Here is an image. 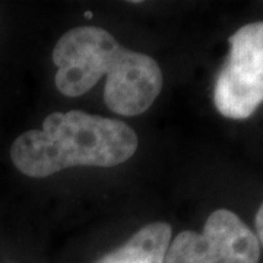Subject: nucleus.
<instances>
[{"instance_id": "nucleus-1", "label": "nucleus", "mask_w": 263, "mask_h": 263, "mask_svg": "<svg viewBox=\"0 0 263 263\" xmlns=\"http://www.w3.org/2000/svg\"><path fill=\"white\" fill-rule=\"evenodd\" d=\"M56 86L66 97H81L105 75L104 101L122 116H139L162 89V72L148 54L127 50L98 27L69 29L53 48Z\"/></svg>"}, {"instance_id": "nucleus-2", "label": "nucleus", "mask_w": 263, "mask_h": 263, "mask_svg": "<svg viewBox=\"0 0 263 263\" xmlns=\"http://www.w3.org/2000/svg\"><path fill=\"white\" fill-rule=\"evenodd\" d=\"M138 136L124 122L70 110L48 114L41 130L18 136L10 158L25 176L43 179L70 167H116L130 160Z\"/></svg>"}, {"instance_id": "nucleus-3", "label": "nucleus", "mask_w": 263, "mask_h": 263, "mask_svg": "<svg viewBox=\"0 0 263 263\" xmlns=\"http://www.w3.org/2000/svg\"><path fill=\"white\" fill-rule=\"evenodd\" d=\"M230 53L214 85V104L224 117L243 120L263 103V22L230 37Z\"/></svg>"}, {"instance_id": "nucleus-4", "label": "nucleus", "mask_w": 263, "mask_h": 263, "mask_svg": "<svg viewBox=\"0 0 263 263\" xmlns=\"http://www.w3.org/2000/svg\"><path fill=\"white\" fill-rule=\"evenodd\" d=\"M260 243L228 209H216L202 233L181 231L168 246L165 263H259Z\"/></svg>"}, {"instance_id": "nucleus-5", "label": "nucleus", "mask_w": 263, "mask_h": 263, "mask_svg": "<svg viewBox=\"0 0 263 263\" xmlns=\"http://www.w3.org/2000/svg\"><path fill=\"white\" fill-rule=\"evenodd\" d=\"M171 240V227L152 222L142 227L119 249L94 263H164Z\"/></svg>"}, {"instance_id": "nucleus-6", "label": "nucleus", "mask_w": 263, "mask_h": 263, "mask_svg": "<svg viewBox=\"0 0 263 263\" xmlns=\"http://www.w3.org/2000/svg\"><path fill=\"white\" fill-rule=\"evenodd\" d=\"M254 227H256V233H257V240L259 243L263 245V203L259 208L257 214H256V219H254Z\"/></svg>"}]
</instances>
